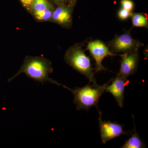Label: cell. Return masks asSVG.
<instances>
[{
	"label": "cell",
	"instance_id": "7a4b0ae2",
	"mask_svg": "<svg viewBox=\"0 0 148 148\" xmlns=\"http://www.w3.org/2000/svg\"><path fill=\"white\" fill-rule=\"evenodd\" d=\"M51 71L49 64L45 60L40 58H30L26 61L18 73L9 79L8 82H10L18 75L24 73L27 76L37 82H41L42 84H44L45 82H49L52 84L64 86V85L48 77V73Z\"/></svg>",
	"mask_w": 148,
	"mask_h": 148
},
{
	"label": "cell",
	"instance_id": "4fadbf2b",
	"mask_svg": "<svg viewBox=\"0 0 148 148\" xmlns=\"http://www.w3.org/2000/svg\"><path fill=\"white\" fill-rule=\"evenodd\" d=\"M52 14L53 12L51 10H47L42 12H35L34 14L38 20L45 21L51 18Z\"/></svg>",
	"mask_w": 148,
	"mask_h": 148
},
{
	"label": "cell",
	"instance_id": "277c9868",
	"mask_svg": "<svg viewBox=\"0 0 148 148\" xmlns=\"http://www.w3.org/2000/svg\"><path fill=\"white\" fill-rule=\"evenodd\" d=\"M99 113V125L102 143L106 144L107 142L123 135H126L127 132L124 131L123 126L117 123L102 121L101 112L98 110Z\"/></svg>",
	"mask_w": 148,
	"mask_h": 148
},
{
	"label": "cell",
	"instance_id": "9c48e42d",
	"mask_svg": "<svg viewBox=\"0 0 148 148\" xmlns=\"http://www.w3.org/2000/svg\"><path fill=\"white\" fill-rule=\"evenodd\" d=\"M51 18L58 24L68 25L72 21L71 10L67 7H58L53 12Z\"/></svg>",
	"mask_w": 148,
	"mask_h": 148
},
{
	"label": "cell",
	"instance_id": "5b68a950",
	"mask_svg": "<svg viewBox=\"0 0 148 148\" xmlns=\"http://www.w3.org/2000/svg\"><path fill=\"white\" fill-rule=\"evenodd\" d=\"M87 49L95 61V73L107 69L102 65V62L105 57L107 56H114L116 54L113 53L108 47L103 42L99 40L92 41L88 42Z\"/></svg>",
	"mask_w": 148,
	"mask_h": 148
},
{
	"label": "cell",
	"instance_id": "5bb4252c",
	"mask_svg": "<svg viewBox=\"0 0 148 148\" xmlns=\"http://www.w3.org/2000/svg\"><path fill=\"white\" fill-rule=\"evenodd\" d=\"M121 3L122 8L128 11H132L134 8V4L131 0H122Z\"/></svg>",
	"mask_w": 148,
	"mask_h": 148
},
{
	"label": "cell",
	"instance_id": "e0dca14e",
	"mask_svg": "<svg viewBox=\"0 0 148 148\" xmlns=\"http://www.w3.org/2000/svg\"><path fill=\"white\" fill-rule=\"evenodd\" d=\"M53 1H54L56 3H60L63 1L64 0H53Z\"/></svg>",
	"mask_w": 148,
	"mask_h": 148
},
{
	"label": "cell",
	"instance_id": "ac0fdd59",
	"mask_svg": "<svg viewBox=\"0 0 148 148\" xmlns=\"http://www.w3.org/2000/svg\"><path fill=\"white\" fill-rule=\"evenodd\" d=\"M73 1H74V0H73Z\"/></svg>",
	"mask_w": 148,
	"mask_h": 148
},
{
	"label": "cell",
	"instance_id": "2e32d148",
	"mask_svg": "<svg viewBox=\"0 0 148 148\" xmlns=\"http://www.w3.org/2000/svg\"><path fill=\"white\" fill-rule=\"evenodd\" d=\"M24 6H29L32 5L33 0H20Z\"/></svg>",
	"mask_w": 148,
	"mask_h": 148
},
{
	"label": "cell",
	"instance_id": "7c38bea8",
	"mask_svg": "<svg viewBox=\"0 0 148 148\" xmlns=\"http://www.w3.org/2000/svg\"><path fill=\"white\" fill-rule=\"evenodd\" d=\"M32 8L35 12H42L51 10L52 6L46 0H33Z\"/></svg>",
	"mask_w": 148,
	"mask_h": 148
},
{
	"label": "cell",
	"instance_id": "6da1fadb",
	"mask_svg": "<svg viewBox=\"0 0 148 148\" xmlns=\"http://www.w3.org/2000/svg\"><path fill=\"white\" fill-rule=\"evenodd\" d=\"M108 83L102 86L90 85L88 84L82 88H76L72 89L65 86L71 91L74 96V103L78 110H88L93 106L97 107L99 99L104 92L105 88Z\"/></svg>",
	"mask_w": 148,
	"mask_h": 148
},
{
	"label": "cell",
	"instance_id": "30bf717a",
	"mask_svg": "<svg viewBox=\"0 0 148 148\" xmlns=\"http://www.w3.org/2000/svg\"><path fill=\"white\" fill-rule=\"evenodd\" d=\"M136 127L132 131L130 137L125 142L121 148H142L145 147V144L136 132Z\"/></svg>",
	"mask_w": 148,
	"mask_h": 148
},
{
	"label": "cell",
	"instance_id": "52a82bcc",
	"mask_svg": "<svg viewBox=\"0 0 148 148\" xmlns=\"http://www.w3.org/2000/svg\"><path fill=\"white\" fill-rule=\"evenodd\" d=\"M120 56L122 59L120 73L118 74L127 78L134 74L137 69L139 60L138 49L129 51Z\"/></svg>",
	"mask_w": 148,
	"mask_h": 148
},
{
	"label": "cell",
	"instance_id": "8fae6325",
	"mask_svg": "<svg viewBox=\"0 0 148 148\" xmlns=\"http://www.w3.org/2000/svg\"><path fill=\"white\" fill-rule=\"evenodd\" d=\"M131 17L132 24L134 27L148 28V19L144 14L141 13H132Z\"/></svg>",
	"mask_w": 148,
	"mask_h": 148
},
{
	"label": "cell",
	"instance_id": "3957f363",
	"mask_svg": "<svg viewBox=\"0 0 148 148\" xmlns=\"http://www.w3.org/2000/svg\"><path fill=\"white\" fill-rule=\"evenodd\" d=\"M66 59L70 66L87 78L92 85H98L92 72L90 58L81 47L77 46L71 49L66 53Z\"/></svg>",
	"mask_w": 148,
	"mask_h": 148
},
{
	"label": "cell",
	"instance_id": "ba28073f",
	"mask_svg": "<svg viewBox=\"0 0 148 148\" xmlns=\"http://www.w3.org/2000/svg\"><path fill=\"white\" fill-rule=\"evenodd\" d=\"M129 82L127 78L121 76L118 74L112 81L110 85L108 84L105 88L106 92H110L115 98L118 105L121 108L123 106L124 90L125 86Z\"/></svg>",
	"mask_w": 148,
	"mask_h": 148
},
{
	"label": "cell",
	"instance_id": "9a60e30c",
	"mask_svg": "<svg viewBox=\"0 0 148 148\" xmlns=\"http://www.w3.org/2000/svg\"><path fill=\"white\" fill-rule=\"evenodd\" d=\"M131 12L128 11L123 8L121 9L118 12V16L120 19L125 20L131 16Z\"/></svg>",
	"mask_w": 148,
	"mask_h": 148
},
{
	"label": "cell",
	"instance_id": "8992f818",
	"mask_svg": "<svg viewBox=\"0 0 148 148\" xmlns=\"http://www.w3.org/2000/svg\"><path fill=\"white\" fill-rule=\"evenodd\" d=\"M141 45L140 42L134 39L127 34L115 37L110 44L112 50L114 52L124 53L138 49Z\"/></svg>",
	"mask_w": 148,
	"mask_h": 148
}]
</instances>
